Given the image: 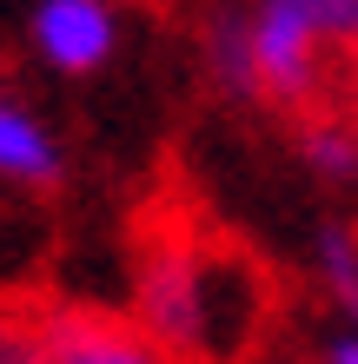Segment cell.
I'll return each instance as SVG.
<instances>
[{"label": "cell", "instance_id": "277c9868", "mask_svg": "<svg viewBox=\"0 0 358 364\" xmlns=\"http://www.w3.org/2000/svg\"><path fill=\"white\" fill-rule=\"evenodd\" d=\"M33 33H40V53L60 73H93L113 53V20L100 0H40Z\"/></svg>", "mask_w": 358, "mask_h": 364}, {"label": "cell", "instance_id": "8992f818", "mask_svg": "<svg viewBox=\"0 0 358 364\" xmlns=\"http://www.w3.org/2000/svg\"><path fill=\"white\" fill-rule=\"evenodd\" d=\"M305 159L319 166V173H332V179H352L358 173V146L339 133V126H312V133H305Z\"/></svg>", "mask_w": 358, "mask_h": 364}, {"label": "cell", "instance_id": "9c48e42d", "mask_svg": "<svg viewBox=\"0 0 358 364\" xmlns=\"http://www.w3.org/2000/svg\"><path fill=\"white\" fill-rule=\"evenodd\" d=\"M332 358H339V364H358V338H345V345H332Z\"/></svg>", "mask_w": 358, "mask_h": 364}, {"label": "cell", "instance_id": "6da1fadb", "mask_svg": "<svg viewBox=\"0 0 358 364\" xmlns=\"http://www.w3.org/2000/svg\"><path fill=\"white\" fill-rule=\"evenodd\" d=\"M206 305H213V272H206V252L186 239V232H153L139 245V318L153 345L173 351H199L213 325H206Z\"/></svg>", "mask_w": 358, "mask_h": 364}, {"label": "cell", "instance_id": "ba28073f", "mask_svg": "<svg viewBox=\"0 0 358 364\" xmlns=\"http://www.w3.org/2000/svg\"><path fill=\"white\" fill-rule=\"evenodd\" d=\"M312 14H319V33L358 40V0H312Z\"/></svg>", "mask_w": 358, "mask_h": 364}, {"label": "cell", "instance_id": "52a82bcc", "mask_svg": "<svg viewBox=\"0 0 358 364\" xmlns=\"http://www.w3.org/2000/svg\"><path fill=\"white\" fill-rule=\"evenodd\" d=\"M325 278H332V298L358 318V252L345 232H325Z\"/></svg>", "mask_w": 358, "mask_h": 364}, {"label": "cell", "instance_id": "7a4b0ae2", "mask_svg": "<svg viewBox=\"0 0 358 364\" xmlns=\"http://www.w3.org/2000/svg\"><path fill=\"white\" fill-rule=\"evenodd\" d=\"M312 47H319L312 0H259V14L246 27L252 87H265L279 100H305L312 93Z\"/></svg>", "mask_w": 358, "mask_h": 364}, {"label": "cell", "instance_id": "5b68a950", "mask_svg": "<svg viewBox=\"0 0 358 364\" xmlns=\"http://www.w3.org/2000/svg\"><path fill=\"white\" fill-rule=\"evenodd\" d=\"M60 173V159H53V146L47 133L27 119V113H14V106H0V179H27V186H47Z\"/></svg>", "mask_w": 358, "mask_h": 364}, {"label": "cell", "instance_id": "3957f363", "mask_svg": "<svg viewBox=\"0 0 358 364\" xmlns=\"http://www.w3.org/2000/svg\"><path fill=\"white\" fill-rule=\"evenodd\" d=\"M27 345H33V358H53V364H146V358H159L146 331H126L93 311L47 318L40 331H27Z\"/></svg>", "mask_w": 358, "mask_h": 364}]
</instances>
